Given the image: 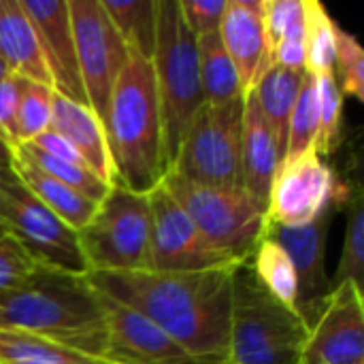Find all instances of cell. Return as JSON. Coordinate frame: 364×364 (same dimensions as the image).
<instances>
[{"instance_id":"1","label":"cell","mask_w":364,"mask_h":364,"mask_svg":"<svg viewBox=\"0 0 364 364\" xmlns=\"http://www.w3.org/2000/svg\"><path fill=\"white\" fill-rule=\"evenodd\" d=\"M235 267L194 273H90L87 279L98 292L151 320L192 356L224 363Z\"/></svg>"},{"instance_id":"2","label":"cell","mask_w":364,"mask_h":364,"mask_svg":"<svg viewBox=\"0 0 364 364\" xmlns=\"http://www.w3.org/2000/svg\"><path fill=\"white\" fill-rule=\"evenodd\" d=\"M0 331L41 337L96 358H102L107 341L100 294L87 275L41 264L0 294Z\"/></svg>"},{"instance_id":"3","label":"cell","mask_w":364,"mask_h":364,"mask_svg":"<svg viewBox=\"0 0 364 364\" xmlns=\"http://www.w3.org/2000/svg\"><path fill=\"white\" fill-rule=\"evenodd\" d=\"M105 134L117 183L139 194L162 183L166 160L151 60L130 53L109 100Z\"/></svg>"},{"instance_id":"4","label":"cell","mask_w":364,"mask_h":364,"mask_svg":"<svg viewBox=\"0 0 364 364\" xmlns=\"http://www.w3.org/2000/svg\"><path fill=\"white\" fill-rule=\"evenodd\" d=\"M151 66L168 173L192 119L205 107L196 38L186 28L177 0H156V45Z\"/></svg>"},{"instance_id":"5","label":"cell","mask_w":364,"mask_h":364,"mask_svg":"<svg viewBox=\"0 0 364 364\" xmlns=\"http://www.w3.org/2000/svg\"><path fill=\"white\" fill-rule=\"evenodd\" d=\"M307 326L258 284L250 258L232 271L226 364H299Z\"/></svg>"},{"instance_id":"6","label":"cell","mask_w":364,"mask_h":364,"mask_svg":"<svg viewBox=\"0 0 364 364\" xmlns=\"http://www.w3.org/2000/svg\"><path fill=\"white\" fill-rule=\"evenodd\" d=\"M162 188L190 215L203 237L228 260L252 258L267 232V205L258 203L243 188L198 186L166 173Z\"/></svg>"},{"instance_id":"7","label":"cell","mask_w":364,"mask_h":364,"mask_svg":"<svg viewBox=\"0 0 364 364\" xmlns=\"http://www.w3.org/2000/svg\"><path fill=\"white\" fill-rule=\"evenodd\" d=\"M90 273L149 271V200L113 181L92 220L77 232Z\"/></svg>"},{"instance_id":"8","label":"cell","mask_w":364,"mask_h":364,"mask_svg":"<svg viewBox=\"0 0 364 364\" xmlns=\"http://www.w3.org/2000/svg\"><path fill=\"white\" fill-rule=\"evenodd\" d=\"M243 98L211 107L205 105L192 119L168 173L215 188H243L241 179Z\"/></svg>"},{"instance_id":"9","label":"cell","mask_w":364,"mask_h":364,"mask_svg":"<svg viewBox=\"0 0 364 364\" xmlns=\"http://www.w3.org/2000/svg\"><path fill=\"white\" fill-rule=\"evenodd\" d=\"M0 226L36 264L75 275H87L77 230L49 211L17 179L13 168L4 179Z\"/></svg>"},{"instance_id":"10","label":"cell","mask_w":364,"mask_h":364,"mask_svg":"<svg viewBox=\"0 0 364 364\" xmlns=\"http://www.w3.org/2000/svg\"><path fill=\"white\" fill-rule=\"evenodd\" d=\"M68 15L87 107L105 126L115 81L130 51L100 0H68Z\"/></svg>"},{"instance_id":"11","label":"cell","mask_w":364,"mask_h":364,"mask_svg":"<svg viewBox=\"0 0 364 364\" xmlns=\"http://www.w3.org/2000/svg\"><path fill=\"white\" fill-rule=\"evenodd\" d=\"M350 190L316 149L286 158L279 162L269 190L267 224L307 226L328 209L343 205Z\"/></svg>"},{"instance_id":"12","label":"cell","mask_w":364,"mask_h":364,"mask_svg":"<svg viewBox=\"0 0 364 364\" xmlns=\"http://www.w3.org/2000/svg\"><path fill=\"white\" fill-rule=\"evenodd\" d=\"M149 200V271L194 273L239 262L220 254L196 228L179 203L162 188L147 194Z\"/></svg>"},{"instance_id":"13","label":"cell","mask_w":364,"mask_h":364,"mask_svg":"<svg viewBox=\"0 0 364 364\" xmlns=\"http://www.w3.org/2000/svg\"><path fill=\"white\" fill-rule=\"evenodd\" d=\"M299 364H364L363 288L346 282L331 290L307 331Z\"/></svg>"},{"instance_id":"14","label":"cell","mask_w":364,"mask_h":364,"mask_svg":"<svg viewBox=\"0 0 364 364\" xmlns=\"http://www.w3.org/2000/svg\"><path fill=\"white\" fill-rule=\"evenodd\" d=\"M100 294L107 341L102 360L109 364H222V360L196 358L171 339L151 320L134 309Z\"/></svg>"},{"instance_id":"15","label":"cell","mask_w":364,"mask_h":364,"mask_svg":"<svg viewBox=\"0 0 364 364\" xmlns=\"http://www.w3.org/2000/svg\"><path fill=\"white\" fill-rule=\"evenodd\" d=\"M335 209V207H333ZM333 209L307 226H273L267 224L264 237L273 239L290 256L299 277V316L307 331L320 316L331 292L326 275V239L333 222Z\"/></svg>"},{"instance_id":"16","label":"cell","mask_w":364,"mask_h":364,"mask_svg":"<svg viewBox=\"0 0 364 364\" xmlns=\"http://www.w3.org/2000/svg\"><path fill=\"white\" fill-rule=\"evenodd\" d=\"M19 4L38 36L53 92L73 102L87 105L77 62L68 0H19Z\"/></svg>"},{"instance_id":"17","label":"cell","mask_w":364,"mask_h":364,"mask_svg":"<svg viewBox=\"0 0 364 364\" xmlns=\"http://www.w3.org/2000/svg\"><path fill=\"white\" fill-rule=\"evenodd\" d=\"M218 34L237 70L245 98L273 66L262 26V0H228Z\"/></svg>"},{"instance_id":"18","label":"cell","mask_w":364,"mask_h":364,"mask_svg":"<svg viewBox=\"0 0 364 364\" xmlns=\"http://www.w3.org/2000/svg\"><path fill=\"white\" fill-rule=\"evenodd\" d=\"M49 130L58 132L81 156V160L96 177L109 186L115 181L105 126L87 105H79L60 94H53Z\"/></svg>"},{"instance_id":"19","label":"cell","mask_w":364,"mask_h":364,"mask_svg":"<svg viewBox=\"0 0 364 364\" xmlns=\"http://www.w3.org/2000/svg\"><path fill=\"white\" fill-rule=\"evenodd\" d=\"M282 162L277 141L258 107L254 94L243 98V134H241V179L243 190L258 203L267 205L275 171Z\"/></svg>"},{"instance_id":"20","label":"cell","mask_w":364,"mask_h":364,"mask_svg":"<svg viewBox=\"0 0 364 364\" xmlns=\"http://www.w3.org/2000/svg\"><path fill=\"white\" fill-rule=\"evenodd\" d=\"M0 60L11 75L51 87L38 36L19 0H0Z\"/></svg>"},{"instance_id":"21","label":"cell","mask_w":364,"mask_h":364,"mask_svg":"<svg viewBox=\"0 0 364 364\" xmlns=\"http://www.w3.org/2000/svg\"><path fill=\"white\" fill-rule=\"evenodd\" d=\"M262 26L271 64L305 70L303 0H262Z\"/></svg>"},{"instance_id":"22","label":"cell","mask_w":364,"mask_h":364,"mask_svg":"<svg viewBox=\"0 0 364 364\" xmlns=\"http://www.w3.org/2000/svg\"><path fill=\"white\" fill-rule=\"evenodd\" d=\"M13 173L17 175V179L49 209L53 211L62 222H66L73 230H81L94 215L98 203L85 198L83 194L70 190L68 186L60 183L58 179L49 177L47 173H43L41 168H36L34 164H30L28 160H23L19 154L13 151V164H11Z\"/></svg>"},{"instance_id":"23","label":"cell","mask_w":364,"mask_h":364,"mask_svg":"<svg viewBox=\"0 0 364 364\" xmlns=\"http://www.w3.org/2000/svg\"><path fill=\"white\" fill-rule=\"evenodd\" d=\"M305 79V70H290L282 66H271L267 75L260 79L258 87L252 92L258 100V107L277 141L279 156H286L288 143V124L292 109L296 105L301 85Z\"/></svg>"},{"instance_id":"24","label":"cell","mask_w":364,"mask_h":364,"mask_svg":"<svg viewBox=\"0 0 364 364\" xmlns=\"http://www.w3.org/2000/svg\"><path fill=\"white\" fill-rule=\"evenodd\" d=\"M196 55L205 105L220 107L243 98L237 70L218 32H209L196 38Z\"/></svg>"},{"instance_id":"25","label":"cell","mask_w":364,"mask_h":364,"mask_svg":"<svg viewBox=\"0 0 364 364\" xmlns=\"http://www.w3.org/2000/svg\"><path fill=\"white\" fill-rule=\"evenodd\" d=\"M250 264H252V271H254L258 284L267 290V294L299 316V311H296L299 277H296L294 264H292L290 256L284 252V247L279 243H275L273 239L264 237L256 245V250L250 258Z\"/></svg>"},{"instance_id":"26","label":"cell","mask_w":364,"mask_h":364,"mask_svg":"<svg viewBox=\"0 0 364 364\" xmlns=\"http://www.w3.org/2000/svg\"><path fill=\"white\" fill-rule=\"evenodd\" d=\"M132 55L151 60L156 45V0H100Z\"/></svg>"},{"instance_id":"27","label":"cell","mask_w":364,"mask_h":364,"mask_svg":"<svg viewBox=\"0 0 364 364\" xmlns=\"http://www.w3.org/2000/svg\"><path fill=\"white\" fill-rule=\"evenodd\" d=\"M305 30V73L311 77L335 73V51L339 26L328 15L322 2L303 0Z\"/></svg>"},{"instance_id":"28","label":"cell","mask_w":364,"mask_h":364,"mask_svg":"<svg viewBox=\"0 0 364 364\" xmlns=\"http://www.w3.org/2000/svg\"><path fill=\"white\" fill-rule=\"evenodd\" d=\"M0 364H109L26 333L0 331Z\"/></svg>"},{"instance_id":"29","label":"cell","mask_w":364,"mask_h":364,"mask_svg":"<svg viewBox=\"0 0 364 364\" xmlns=\"http://www.w3.org/2000/svg\"><path fill=\"white\" fill-rule=\"evenodd\" d=\"M348 222H346V237L343 250L337 264V271L331 279V290L339 288L346 282H354L363 288L364 271V203L360 186H352L348 200Z\"/></svg>"},{"instance_id":"30","label":"cell","mask_w":364,"mask_h":364,"mask_svg":"<svg viewBox=\"0 0 364 364\" xmlns=\"http://www.w3.org/2000/svg\"><path fill=\"white\" fill-rule=\"evenodd\" d=\"M15 154H19L23 160H28L30 164H34L36 168H41L43 173H47L49 177L58 179L60 183L68 186L70 190L83 194L85 198L94 200V203H100L107 192H109V183H105L100 177H96L90 168L85 166H79V164H70V162H62L58 158H51L34 147H30L28 143H21V145H15L13 147Z\"/></svg>"},{"instance_id":"31","label":"cell","mask_w":364,"mask_h":364,"mask_svg":"<svg viewBox=\"0 0 364 364\" xmlns=\"http://www.w3.org/2000/svg\"><path fill=\"white\" fill-rule=\"evenodd\" d=\"M318 92V136L316 154L320 158H331V154L341 143V122H343V94L337 85L335 73L314 77Z\"/></svg>"},{"instance_id":"32","label":"cell","mask_w":364,"mask_h":364,"mask_svg":"<svg viewBox=\"0 0 364 364\" xmlns=\"http://www.w3.org/2000/svg\"><path fill=\"white\" fill-rule=\"evenodd\" d=\"M316 136H318V92H316V79L309 73H305L288 124V143H286L284 160L316 149Z\"/></svg>"},{"instance_id":"33","label":"cell","mask_w":364,"mask_h":364,"mask_svg":"<svg viewBox=\"0 0 364 364\" xmlns=\"http://www.w3.org/2000/svg\"><path fill=\"white\" fill-rule=\"evenodd\" d=\"M53 87L34 83V81H21L19 102H17V145L32 141L41 132L49 130L51 124V109H53Z\"/></svg>"},{"instance_id":"34","label":"cell","mask_w":364,"mask_h":364,"mask_svg":"<svg viewBox=\"0 0 364 364\" xmlns=\"http://www.w3.org/2000/svg\"><path fill=\"white\" fill-rule=\"evenodd\" d=\"M335 79L343 96L364 100V49L358 38L339 28L335 51Z\"/></svg>"},{"instance_id":"35","label":"cell","mask_w":364,"mask_h":364,"mask_svg":"<svg viewBox=\"0 0 364 364\" xmlns=\"http://www.w3.org/2000/svg\"><path fill=\"white\" fill-rule=\"evenodd\" d=\"M226 2L228 0H177L183 23L194 34V38L220 30Z\"/></svg>"},{"instance_id":"36","label":"cell","mask_w":364,"mask_h":364,"mask_svg":"<svg viewBox=\"0 0 364 364\" xmlns=\"http://www.w3.org/2000/svg\"><path fill=\"white\" fill-rule=\"evenodd\" d=\"M34 267L36 262L13 237H0V294L21 284L34 271Z\"/></svg>"},{"instance_id":"37","label":"cell","mask_w":364,"mask_h":364,"mask_svg":"<svg viewBox=\"0 0 364 364\" xmlns=\"http://www.w3.org/2000/svg\"><path fill=\"white\" fill-rule=\"evenodd\" d=\"M21 77L6 75L0 81V139L6 141L11 147L17 145V130H15V119H17V102H19V92H21Z\"/></svg>"},{"instance_id":"38","label":"cell","mask_w":364,"mask_h":364,"mask_svg":"<svg viewBox=\"0 0 364 364\" xmlns=\"http://www.w3.org/2000/svg\"><path fill=\"white\" fill-rule=\"evenodd\" d=\"M11 164H13V147L0 139V168L6 171V168H11Z\"/></svg>"},{"instance_id":"39","label":"cell","mask_w":364,"mask_h":364,"mask_svg":"<svg viewBox=\"0 0 364 364\" xmlns=\"http://www.w3.org/2000/svg\"><path fill=\"white\" fill-rule=\"evenodd\" d=\"M9 171H11V168H6V171H4V168H0V209H2V190H4V179H6ZM0 228H2V226H0Z\"/></svg>"},{"instance_id":"40","label":"cell","mask_w":364,"mask_h":364,"mask_svg":"<svg viewBox=\"0 0 364 364\" xmlns=\"http://www.w3.org/2000/svg\"><path fill=\"white\" fill-rule=\"evenodd\" d=\"M6 75H11V73L6 70V66H4V62L0 60V81H2V79H4Z\"/></svg>"},{"instance_id":"41","label":"cell","mask_w":364,"mask_h":364,"mask_svg":"<svg viewBox=\"0 0 364 364\" xmlns=\"http://www.w3.org/2000/svg\"><path fill=\"white\" fill-rule=\"evenodd\" d=\"M2 235H6V232H4V230H2V228H0V237H2Z\"/></svg>"},{"instance_id":"42","label":"cell","mask_w":364,"mask_h":364,"mask_svg":"<svg viewBox=\"0 0 364 364\" xmlns=\"http://www.w3.org/2000/svg\"><path fill=\"white\" fill-rule=\"evenodd\" d=\"M222 364H226V363H222Z\"/></svg>"}]
</instances>
